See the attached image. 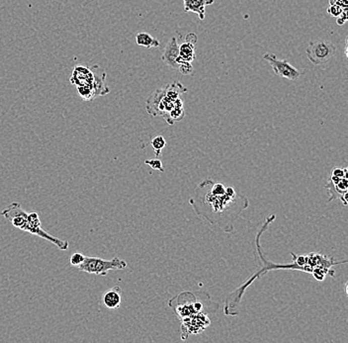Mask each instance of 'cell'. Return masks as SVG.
<instances>
[{
	"label": "cell",
	"mask_w": 348,
	"mask_h": 343,
	"mask_svg": "<svg viewBox=\"0 0 348 343\" xmlns=\"http://www.w3.org/2000/svg\"><path fill=\"white\" fill-rule=\"evenodd\" d=\"M190 204L198 216L219 225L225 233L234 231V221L249 205V199L238 194L234 187H225L211 179L200 184Z\"/></svg>",
	"instance_id": "6da1fadb"
},
{
	"label": "cell",
	"mask_w": 348,
	"mask_h": 343,
	"mask_svg": "<svg viewBox=\"0 0 348 343\" xmlns=\"http://www.w3.org/2000/svg\"><path fill=\"white\" fill-rule=\"evenodd\" d=\"M275 220V216L272 215L270 217H268L266 219L265 222L262 224V226L260 227V230L258 231L256 238H255V245H256V259L259 261V266L261 267L260 269L257 270L256 272H254L250 277H249L245 283H243L239 288H237L235 291H233L231 293H229L228 296L225 298L224 300V314L225 316H238L240 313V309H241V303H242V299L243 296L245 294L246 290L248 289L249 285L255 281V279L260 278L262 276H264L267 272L273 271V270L279 269H291V270H299V271H303L305 273H310L312 274L314 268L311 267L310 265H306V266H301L298 263V261L293 258V261L291 263H273L270 260L266 259L261 246L259 244V239L262 236L263 232L267 230L268 225Z\"/></svg>",
	"instance_id": "7a4b0ae2"
},
{
	"label": "cell",
	"mask_w": 348,
	"mask_h": 343,
	"mask_svg": "<svg viewBox=\"0 0 348 343\" xmlns=\"http://www.w3.org/2000/svg\"><path fill=\"white\" fill-rule=\"evenodd\" d=\"M186 92L187 88L181 82L174 81L150 94L146 102V110L150 116H160L168 125H174L185 116L181 96Z\"/></svg>",
	"instance_id": "3957f363"
},
{
	"label": "cell",
	"mask_w": 348,
	"mask_h": 343,
	"mask_svg": "<svg viewBox=\"0 0 348 343\" xmlns=\"http://www.w3.org/2000/svg\"><path fill=\"white\" fill-rule=\"evenodd\" d=\"M1 215L5 218V220L10 221L13 226L50 242L61 250H67L69 248V242L60 240L43 230L42 222L37 213L33 212L28 214L22 209L21 204L17 202L8 205L1 212Z\"/></svg>",
	"instance_id": "277c9868"
},
{
	"label": "cell",
	"mask_w": 348,
	"mask_h": 343,
	"mask_svg": "<svg viewBox=\"0 0 348 343\" xmlns=\"http://www.w3.org/2000/svg\"><path fill=\"white\" fill-rule=\"evenodd\" d=\"M70 82L76 86L79 96L84 101H91L110 92L106 84V74H96L84 66H75Z\"/></svg>",
	"instance_id": "5b68a950"
},
{
	"label": "cell",
	"mask_w": 348,
	"mask_h": 343,
	"mask_svg": "<svg viewBox=\"0 0 348 343\" xmlns=\"http://www.w3.org/2000/svg\"><path fill=\"white\" fill-rule=\"evenodd\" d=\"M210 296L204 292H182L171 298L168 302L174 314L180 319L198 313H206L205 302Z\"/></svg>",
	"instance_id": "8992f818"
},
{
	"label": "cell",
	"mask_w": 348,
	"mask_h": 343,
	"mask_svg": "<svg viewBox=\"0 0 348 343\" xmlns=\"http://www.w3.org/2000/svg\"><path fill=\"white\" fill-rule=\"evenodd\" d=\"M127 267V262L119 257H114L111 260H105L94 256H85L83 262L77 266L81 272L88 274H96L100 276H106L109 271L124 270Z\"/></svg>",
	"instance_id": "52a82bcc"
},
{
	"label": "cell",
	"mask_w": 348,
	"mask_h": 343,
	"mask_svg": "<svg viewBox=\"0 0 348 343\" xmlns=\"http://www.w3.org/2000/svg\"><path fill=\"white\" fill-rule=\"evenodd\" d=\"M335 53L336 47L334 46V44L323 39L311 41L306 50V54L309 61L314 66L318 67L326 65L332 60Z\"/></svg>",
	"instance_id": "ba28073f"
},
{
	"label": "cell",
	"mask_w": 348,
	"mask_h": 343,
	"mask_svg": "<svg viewBox=\"0 0 348 343\" xmlns=\"http://www.w3.org/2000/svg\"><path fill=\"white\" fill-rule=\"evenodd\" d=\"M180 336L181 339L186 340L189 335L202 333L211 324V319L206 313H198L180 319Z\"/></svg>",
	"instance_id": "9c48e42d"
},
{
	"label": "cell",
	"mask_w": 348,
	"mask_h": 343,
	"mask_svg": "<svg viewBox=\"0 0 348 343\" xmlns=\"http://www.w3.org/2000/svg\"><path fill=\"white\" fill-rule=\"evenodd\" d=\"M263 59L271 66L274 74L291 81L298 80L302 73L286 60H279L273 53H264Z\"/></svg>",
	"instance_id": "30bf717a"
},
{
	"label": "cell",
	"mask_w": 348,
	"mask_h": 343,
	"mask_svg": "<svg viewBox=\"0 0 348 343\" xmlns=\"http://www.w3.org/2000/svg\"><path fill=\"white\" fill-rule=\"evenodd\" d=\"M324 188L329 195L328 202L338 199L342 202L344 206L347 205V178H340L330 175L326 185H324Z\"/></svg>",
	"instance_id": "8fae6325"
},
{
	"label": "cell",
	"mask_w": 348,
	"mask_h": 343,
	"mask_svg": "<svg viewBox=\"0 0 348 343\" xmlns=\"http://www.w3.org/2000/svg\"><path fill=\"white\" fill-rule=\"evenodd\" d=\"M198 41L197 36L194 33H189L185 37V42L179 45V56L177 64L181 63H193L195 60V49Z\"/></svg>",
	"instance_id": "7c38bea8"
},
{
	"label": "cell",
	"mask_w": 348,
	"mask_h": 343,
	"mask_svg": "<svg viewBox=\"0 0 348 343\" xmlns=\"http://www.w3.org/2000/svg\"><path fill=\"white\" fill-rule=\"evenodd\" d=\"M179 56V45L177 43V39L172 37L167 43L161 55V61L165 66L172 70L178 69L177 59Z\"/></svg>",
	"instance_id": "4fadbf2b"
},
{
	"label": "cell",
	"mask_w": 348,
	"mask_h": 343,
	"mask_svg": "<svg viewBox=\"0 0 348 343\" xmlns=\"http://www.w3.org/2000/svg\"><path fill=\"white\" fill-rule=\"evenodd\" d=\"M103 305L110 310L119 309L122 303V290L119 286H115L107 290L102 296Z\"/></svg>",
	"instance_id": "5bb4252c"
},
{
	"label": "cell",
	"mask_w": 348,
	"mask_h": 343,
	"mask_svg": "<svg viewBox=\"0 0 348 343\" xmlns=\"http://www.w3.org/2000/svg\"><path fill=\"white\" fill-rule=\"evenodd\" d=\"M215 0H183L184 12H192L198 15L200 20H204L206 6L212 5Z\"/></svg>",
	"instance_id": "9a60e30c"
},
{
	"label": "cell",
	"mask_w": 348,
	"mask_h": 343,
	"mask_svg": "<svg viewBox=\"0 0 348 343\" xmlns=\"http://www.w3.org/2000/svg\"><path fill=\"white\" fill-rule=\"evenodd\" d=\"M136 43L140 47H144L147 49L158 48L160 42L158 39L154 38L147 32H141L136 35Z\"/></svg>",
	"instance_id": "2e32d148"
},
{
	"label": "cell",
	"mask_w": 348,
	"mask_h": 343,
	"mask_svg": "<svg viewBox=\"0 0 348 343\" xmlns=\"http://www.w3.org/2000/svg\"><path fill=\"white\" fill-rule=\"evenodd\" d=\"M150 145L155 151V156L158 157L161 153V150L166 146V141L162 136H156L151 140Z\"/></svg>",
	"instance_id": "e0dca14e"
},
{
	"label": "cell",
	"mask_w": 348,
	"mask_h": 343,
	"mask_svg": "<svg viewBox=\"0 0 348 343\" xmlns=\"http://www.w3.org/2000/svg\"><path fill=\"white\" fill-rule=\"evenodd\" d=\"M145 163L147 165L150 166L153 170H157V172H164L163 164H162L161 160L158 157H155V158H152V159H146Z\"/></svg>",
	"instance_id": "ac0fdd59"
},
{
	"label": "cell",
	"mask_w": 348,
	"mask_h": 343,
	"mask_svg": "<svg viewBox=\"0 0 348 343\" xmlns=\"http://www.w3.org/2000/svg\"><path fill=\"white\" fill-rule=\"evenodd\" d=\"M180 73L184 75H189V74H193V66H192V63H181L179 64L178 66V69H177Z\"/></svg>",
	"instance_id": "d6986e66"
},
{
	"label": "cell",
	"mask_w": 348,
	"mask_h": 343,
	"mask_svg": "<svg viewBox=\"0 0 348 343\" xmlns=\"http://www.w3.org/2000/svg\"><path fill=\"white\" fill-rule=\"evenodd\" d=\"M346 9H347V8H343V7L339 6V5L332 4V5H330V6L328 7L327 13L330 14L331 16H333V17H337V16H339V15H340L344 10H346Z\"/></svg>",
	"instance_id": "ffe728a7"
},
{
	"label": "cell",
	"mask_w": 348,
	"mask_h": 343,
	"mask_svg": "<svg viewBox=\"0 0 348 343\" xmlns=\"http://www.w3.org/2000/svg\"><path fill=\"white\" fill-rule=\"evenodd\" d=\"M84 257H85V255H83L82 253H79V252H75L74 254H72L71 259H70L71 265L76 266V267L79 266L83 262Z\"/></svg>",
	"instance_id": "44dd1931"
},
{
	"label": "cell",
	"mask_w": 348,
	"mask_h": 343,
	"mask_svg": "<svg viewBox=\"0 0 348 343\" xmlns=\"http://www.w3.org/2000/svg\"><path fill=\"white\" fill-rule=\"evenodd\" d=\"M330 175L340 177V178H348V170L346 167H333L330 172Z\"/></svg>",
	"instance_id": "7402d4cb"
},
{
	"label": "cell",
	"mask_w": 348,
	"mask_h": 343,
	"mask_svg": "<svg viewBox=\"0 0 348 343\" xmlns=\"http://www.w3.org/2000/svg\"><path fill=\"white\" fill-rule=\"evenodd\" d=\"M337 18V24L340 25H343L346 21H347V9L346 10H344L339 16H337L336 17Z\"/></svg>",
	"instance_id": "603a6c76"
},
{
	"label": "cell",
	"mask_w": 348,
	"mask_h": 343,
	"mask_svg": "<svg viewBox=\"0 0 348 343\" xmlns=\"http://www.w3.org/2000/svg\"><path fill=\"white\" fill-rule=\"evenodd\" d=\"M329 3H330V5L336 4V5H339L343 8H347V0H329Z\"/></svg>",
	"instance_id": "cb8c5ba5"
},
{
	"label": "cell",
	"mask_w": 348,
	"mask_h": 343,
	"mask_svg": "<svg viewBox=\"0 0 348 343\" xmlns=\"http://www.w3.org/2000/svg\"><path fill=\"white\" fill-rule=\"evenodd\" d=\"M347 39L345 40V48H344V52H345V55L347 56Z\"/></svg>",
	"instance_id": "d4e9b609"
},
{
	"label": "cell",
	"mask_w": 348,
	"mask_h": 343,
	"mask_svg": "<svg viewBox=\"0 0 348 343\" xmlns=\"http://www.w3.org/2000/svg\"><path fill=\"white\" fill-rule=\"evenodd\" d=\"M344 291H345V295H346V296H347V295H348L347 282H345V284H344Z\"/></svg>",
	"instance_id": "484cf974"
}]
</instances>
